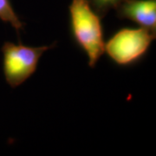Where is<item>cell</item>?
I'll list each match as a JSON object with an SVG mask.
<instances>
[{"label": "cell", "instance_id": "1", "mask_svg": "<svg viewBox=\"0 0 156 156\" xmlns=\"http://www.w3.org/2000/svg\"><path fill=\"white\" fill-rule=\"evenodd\" d=\"M69 9L73 37L88 56L89 67L94 68L105 52L101 18L87 0H72Z\"/></svg>", "mask_w": 156, "mask_h": 156}, {"label": "cell", "instance_id": "2", "mask_svg": "<svg viewBox=\"0 0 156 156\" xmlns=\"http://www.w3.org/2000/svg\"><path fill=\"white\" fill-rule=\"evenodd\" d=\"M156 33L147 29L124 28L105 43V52L115 63L128 66L145 56Z\"/></svg>", "mask_w": 156, "mask_h": 156}, {"label": "cell", "instance_id": "3", "mask_svg": "<svg viewBox=\"0 0 156 156\" xmlns=\"http://www.w3.org/2000/svg\"><path fill=\"white\" fill-rule=\"evenodd\" d=\"M54 45L30 47L22 44L5 43L2 52L4 73L8 84L12 88H17L35 73L43 54Z\"/></svg>", "mask_w": 156, "mask_h": 156}, {"label": "cell", "instance_id": "4", "mask_svg": "<svg viewBox=\"0 0 156 156\" xmlns=\"http://www.w3.org/2000/svg\"><path fill=\"white\" fill-rule=\"evenodd\" d=\"M117 17L156 33V0H125L115 8Z\"/></svg>", "mask_w": 156, "mask_h": 156}, {"label": "cell", "instance_id": "5", "mask_svg": "<svg viewBox=\"0 0 156 156\" xmlns=\"http://www.w3.org/2000/svg\"><path fill=\"white\" fill-rule=\"evenodd\" d=\"M0 19L9 23L17 33L23 29V23L14 11L10 0H0Z\"/></svg>", "mask_w": 156, "mask_h": 156}, {"label": "cell", "instance_id": "6", "mask_svg": "<svg viewBox=\"0 0 156 156\" xmlns=\"http://www.w3.org/2000/svg\"><path fill=\"white\" fill-rule=\"evenodd\" d=\"M92 9L99 15L101 18L104 17L111 11L115 10L117 6L125 0H87Z\"/></svg>", "mask_w": 156, "mask_h": 156}]
</instances>
